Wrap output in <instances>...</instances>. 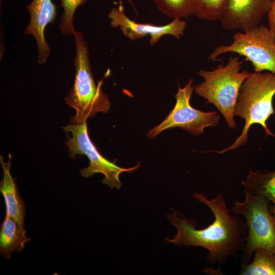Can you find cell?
I'll return each mask as SVG.
<instances>
[{"label":"cell","mask_w":275,"mask_h":275,"mask_svg":"<svg viewBox=\"0 0 275 275\" xmlns=\"http://www.w3.org/2000/svg\"><path fill=\"white\" fill-rule=\"evenodd\" d=\"M26 232L13 218L5 216L0 228V254L6 260L9 259L14 252L20 253L25 243L31 240Z\"/></svg>","instance_id":"13"},{"label":"cell","mask_w":275,"mask_h":275,"mask_svg":"<svg viewBox=\"0 0 275 275\" xmlns=\"http://www.w3.org/2000/svg\"><path fill=\"white\" fill-rule=\"evenodd\" d=\"M193 79H189L183 88L178 86L175 94L176 104L165 119L149 130L147 135L154 139L163 130L178 127L195 136L204 133V129L215 127L219 122L220 115L215 111L203 112L193 107L190 99L194 90Z\"/></svg>","instance_id":"8"},{"label":"cell","mask_w":275,"mask_h":275,"mask_svg":"<svg viewBox=\"0 0 275 275\" xmlns=\"http://www.w3.org/2000/svg\"><path fill=\"white\" fill-rule=\"evenodd\" d=\"M241 183L244 191L263 196L275 205V171L263 173L250 170Z\"/></svg>","instance_id":"14"},{"label":"cell","mask_w":275,"mask_h":275,"mask_svg":"<svg viewBox=\"0 0 275 275\" xmlns=\"http://www.w3.org/2000/svg\"><path fill=\"white\" fill-rule=\"evenodd\" d=\"M245 199L237 201L231 211L244 216L248 234L244 246V255L250 258L255 250L267 249L275 254V215L269 210L270 202L266 198L243 191Z\"/></svg>","instance_id":"5"},{"label":"cell","mask_w":275,"mask_h":275,"mask_svg":"<svg viewBox=\"0 0 275 275\" xmlns=\"http://www.w3.org/2000/svg\"><path fill=\"white\" fill-rule=\"evenodd\" d=\"M269 28L275 36V1H272L271 7L267 13Z\"/></svg>","instance_id":"19"},{"label":"cell","mask_w":275,"mask_h":275,"mask_svg":"<svg viewBox=\"0 0 275 275\" xmlns=\"http://www.w3.org/2000/svg\"><path fill=\"white\" fill-rule=\"evenodd\" d=\"M273 0H228L220 18L223 28L246 32L260 25L270 10Z\"/></svg>","instance_id":"10"},{"label":"cell","mask_w":275,"mask_h":275,"mask_svg":"<svg viewBox=\"0 0 275 275\" xmlns=\"http://www.w3.org/2000/svg\"><path fill=\"white\" fill-rule=\"evenodd\" d=\"M113 28H119L123 35L131 40H135L150 36L149 44H155L163 36L171 35L177 39L184 35L186 26L185 21L173 19L172 22L164 25H155L149 23H139L130 19L126 15L121 3L118 7H113L107 14Z\"/></svg>","instance_id":"9"},{"label":"cell","mask_w":275,"mask_h":275,"mask_svg":"<svg viewBox=\"0 0 275 275\" xmlns=\"http://www.w3.org/2000/svg\"><path fill=\"white\" fill-rule=\"evenodd\" d=\"M273 1H275V0H273Z\"/></svg>","instance_id":"21"},{"label":"cell","mask_w":275,"mask_h":275,"mask_svg":"<svg viewBox=\"0 0 275 275\" xmlns=\"http://www.w3.org/2000/svg\"><path fill=\"white\" fill-rule=\"evenodd\" d=\"M63 128L66 132L71 133V136L67 135V141L65 142L69 157L75 159L77 154L85 155L89 160L88 167L79 171L83 177L88 178L95 174L101 173L104 176L102 183L106 184L111 189L114 187L119 189L122 185L120 174L123 172H132L140 166L139 162L133 167L123 168L102 156L90 138L87 121L81 124L71 123Z\"/></svg>","instance_id":"7"},{"label":"cell","mask_w":275,"mask_h":275,"mask_svg":"<svg viewBox=\"0 0 275 275\" xmlns=\"http://www.w3.org/2000/svg\"><path fill=\"white\" fill-rule=\"evenodd\" d=\"M63 13L60 19V29L62 34L70 36L76 31L74 28V14L77 8L87 0H60Z\"/></svg>","instance_id":"17"},{"label":"cell","mask_w":275,"mask_h":275,"mask_svg":"<svg viewBox=\"0 0 275 275\" xmlns=\"http://www.w3.org/2000/svg\"><path fill=\"white\" fill-rule=\"evenodd\" d=\"M30 14V21L24 34L31 35L36 39L38 62L44 63L50 53V49L44 37V30L49 23H53L57 14L56 6L51 0H33L26 6Z\"/></svg>","instance_id":"11"},{"label":"cell","mask_w":275,"mask_h":275,"mask_svg":"<svg viewBox=\"0 0 275 275\" xmlns=\"http://www.w3.org/2000/svg\"><path fill=\"white\" fill-rule=\"evenodd\" d=\"M254 252L253 261L243 266L240 274L275 275V254L265 248Z\"/></svg>","instance_id":"15"},{"label":"cell","mask_w":275,"mask_h":275,"mask_svg":"<svg viewBox=\"0 0 275 275\" xmlns=\"http://www.w3.org/2000/svg\"><path fill=\"white\" fill-rule=\"evenodd\" d=\"M269 210L272 213L275 215V205H269Z\"/></svg>","instance_id":"20"},{"label":"cell","mask_w":275,"mask_h":275,"mask_svg":"<svg viewBox=\"0 0 275 275\" xmlns=\"http://www.w3.org/2000/svg\"><path fill=\"white\" fill-rule=\"evenodd\" d=\"M157 10L173 19L195 15L197 0H153Z\"/></svg>","instance_id":"16"},{"label":"cell","mask_w":275,"mask_h":275,"mask_svg":"<svg viewBox=\"0 0 275 275\" xmlns=\"http://www.w3.org/2000/svg\"><path fill=\"white\" fill-rule=\"evenodd\" d=\"M242 62L239 57H230L225 65L212 70L201 69L198 74L204 81L197 85L195 92L213 104L224 117L228 126L234 129V109L240 88L250 72L240 71Z\"/></svg>","instance_id":"4"},{"label":"cell","mask_w":275,"mask_h":275,"mask_svg":"<svg viewBox=\"0 0 275 275\" xmlns=\"http://www.w3.org/2000/svg\"><path fill=\"white\" fill-rule=\"evenodd\" d=\"M275 95V73L268 71L250 72L249 76L241 85L234 109L235 116L244 120L241 134L229 147L220 151L212 150L222 154L242 146L248 141V133L255 124L261 125L266 135L275 138L267 127L266 122L275 113L273 99Z\"/></svg>","instance_id":"2"},{"label":"cell","mask_w":275,"mask_h":275,"mask_svg":"<svg viewBox=\"0 0 275 275\" xmlns=\"http://www.w3.org/2000/svg\"><path fill=\"white\" fill-rule=\"evenodd\" d=\"M233 38L231 44L215 47L208 59L215 61L222 54L236 53L252 63L254 72L275 73V36L269 27L259 25L246 32L235 34Z\"/></svg>","instance_id":"6"},{"label":"cell","mask_w":275,"mask_h":275,"mask_svg":"<svg viewBox=\"0 0 275 275\" xmlns=\"http://www.w3.org/2000/svg\"><path fill=\"white\" fill-rule=\"evenodd\" d=\"M11 159L12 156L10 153L9 154L8 160L6 162L4 161L3 157L1 156L0 162L3 169V178L0 183V191L4 199L6 215L13 218L20 227L24 228L25 208L10 172Z\"/></svg>","instance_id":"12"},{"label":"cell","mask_w":275,"mask_h":275,"mask_svg":"<svg viewBox=\"0 0 275 275\" xmlns=\"http://www.w3.org/2000/svg\"><path fill=\"white\" fill-rule=\"evenodd\" d=\"M193 196L209 208L215 217L213 223L197 230L191 221L184 216L178 217L173 211L167 216L177 233L167 240L175 245L201 246L208 250L207 260L209 263H222L246 242V222L239 215H232L222 194L210 200L204 194L195 193Z\"/></svg>","instance_id":"1"},{"label":"cell","mask_w":275,"mask_h":275,"mask_svg":"<svg viewBox=\"0 0 275 275\" xmlns=\"http://www.w3.org/2000/svg\"><path fill=\"white\" fill-rule=\"evenodd\" d=\"M73 36L76 53L73 60L75 75L73 86L65 98L66 103L75 111L70 119L72 124H81L98 113H106L111 106L108 96L93 78L88 44L81 32Z\"/></svg>","instance_id":"3"},{"label":"cell","mask_w":275,"mask_h":275,"mask_svg":"<svg viewBox=\"0 0 275 275\" xmlns=\"http://www.w3.org/2000/svg\"><path fill=\"white\" fill-rule=\"evenodd\" d=\"M228 0H197L195 15L199 19L215 21L219 19L222 9Z\"/></svg>","instance_id":"18"}]
</instances>
